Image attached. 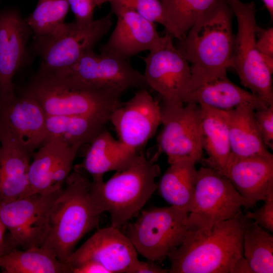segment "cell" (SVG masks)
I'll use <instances>...</instances> for the list:
<instances>
[{
	"label": "cell",
	"mask_w": 273,
	"mask_h": 273,
	"mask_svg": "<svg viewBox=\"0 0 273 273\" xmlns=\"http://www.w3.org/2000/svg\"><path fill=\"white\" fill-rule=\"evenodd\" d=\"M115 0H95L97 7L101 6L102 4L107 2H111Z\"/></svg>",
	"instance_id": "b9f144b4"
},
{
	"label": "cell",
	"mask_w": 273,
	"mask_h": 273,
	"mask_svg": "<svg viewBox=\"0 0 273 273\" xmlns=\"http://www.w3.org/2000/svg\"><path fill=\"white\" fill-rule=\"evenodd\" d=\"M232 273H253L249 263L243 256L235 263Z\"/></svg>",
	"instance_id": "f35d334b"
},
{
	"label": "cell",
	"mask_w": 273,
	"mask_h": 273,
	"mask_svg": "<svg viewBox=\"0 0 273 273\" xmlns=\"http://www.w3.org/2000/svg\"><path fill=\"white\" fill-rule=\"evenodd\" d=\"M125 92L115 88L78 86L62 77L40 70L23 95L35 100L47 116L79 115L110 119Z\"/></svg>",
	"instance_id": "277c9868"
},
{
	"label": "cell",
	"mask_w": 273,
	"mask_h": 273,
	"mask_svg": "<svg viewBox=\"0 0 273 273\" xmlns=\"http://www.w3.org/2000/svg\"><path fill=\"white\" fill-rule=\"evenodd\" d=\"M85 174L76 166L67 177L50 210L40 246L65 263L79 241L99 223L101 214L92 200L91 181Z\"/></svg>",
	"instance_id": "7a4b0ae2"
},
{
	"label": "cell",
	"mask_w": 273,
	"mask_h": 273,
	"mask_svg": "<svg viewBox=\"0 0 273 273\" xmlns=\"http://www.w3.org/2000/svg\"><path fill=\"white\" fill-rule=\"evenodd\" d=\"M218 0H160L165 34L181 41L195 22Z\"/></svg>",
	"instance_id": "f1b7e54d"
},
{
	"label": "cell",
	"mask_w": 273,
	"mask_h": 273,
	"mask_svg": "<svg viewBox=\"0 0 273 273\" xmlns=\"http://www.w3.org/2000/svg\"><path fill=\"white\" fill-rule=\"evenodd\" d=\"M0 268L3 273H71L67 263L42 247L9 249L0 256Z\"/></svg>",
	"instance_id": "83f0119b"
},
{
	"label": "cell",
	"mask_w": 273,
	"mask_h": 273,
	"mask_svg": "<svg viewBox=\"0 0 273 273\" xmlns=\"http://www.w3.org/2000/svg\"><path fill=\"white\" fill-rule=\"evenodd\" d=\"M108 121V118L87 116H47V142L55 139L81 147L90 144Z\"/></svg>",
	"instance_id": "4316f807"
},
{
	"label": "cell",
	"mask_w": 273,
	"mask_h": 273,
	"mask_svg": "<svg viewBox=\"0 0 273 273\" xmlns=\"http://www.w3.org/2000/svg\"><path fill=\"white\" fill-rule=\"evenodd\" d=\"M256 47L261 55L273 57V28L262 29L258 27Z\"/></svg>",
	"instance_id": "d590c367"
},
{
	"label": "cell",
	"mask_w": 273,
	"mask_h": 273,
	"mask_svg": "<svg viewBox=\"0 0 273 273\" xmlns=\"http://www.w3.org/2000/svg\"><path fill=\"white\" fill-rule=\"evenodd\" d=\"M6 230L4 224L0 218V247L10 245L7 240L5 239V233Z\"/></svg>",
	"instance_id": "ab89813d"
},
{
	"label": "cell",
	"mask_w": 273,
	"mask_h": 273,
	"mask_svg": "<svg viewBox=\"0 0 273 273\" xmlns=\"http://www.w3.org/2000/svg\"><path fill=\"white\" fill-rule=\"evenodd\" d=\"M172 37L165 34L159 46L144 58V76L151 90L160 96L161 114L182 108L191 77V65L176 48Z\"/></svg>",
	"instance_id": "9c48e42d"
},
{
	"label": "cell",
	"mask_w": 273,
	"mask_h": 273,
	"mask_svg": "<svg viewBox=\"0 0 273 273\" xmlns=\"http://www.w3.org/2000/svg\"><path fill=\"white\" fill-rule=\"evenodd\" d=\"M60 190L0 204V218L9 231L7 241L12 248L41 246L50 210Z\"/></svg>",
	"instance_id": "7c38bea8"
},
{
	"label": "cell",
	"mask_w": 273,
	"mask_h": 273,
	"mask_svg": "<svg viewBox=\"0 0 273 273\" xmlns=\"http://www.w3.org/2000/svg\"><path fill=\"white\" fill-rule=\"evenodd\" d=\"M224 175L245 200V209L264 200L273 187V156L238 157L231 154Z\"/></svg>",
	"instance_id": "44dd1931"
},
{
	"label": "cell",
	"mask_w": 273,
	"mask_h": 273,
	"mask_svg": "<svg viewBox=\"0 0 273 273\" xmlns=\"http://www.w3.org/2000/svg\"><path fill=\"white\" fill-rule=\"evenodd\" d=\"M87 261L98 263L109 273H133L139 260L128 238L119 229H100L74 250L65 263L71 268Z\"/></svg>",
	"instance_id": "9a60e30c"
},
{
	"label": "cell",
	"mask_w": 273,
	"mask_h": 273,
	"mask_svg": "<svg viewBox=\"0 0 273 273\" xmlns=\"http://www.w3.org/2000/svg\"><path fill=\"white\" fill-rule=\"evenodd\" d=\"M196 162L184 158L170 163L162 176L157 189L162 197L171 206L189 213L195 193Z\"/></svg>",
	"instance_id": "484cf974"
},
{
	"label": "cell",
	"mask_w": 273,
	"mask_h": 273,
	"mask_svg": "<svg viewBox=\"0 0 273 273\" xmlns=\"http://www.w3.org/2000/svg\"><path fill=\"white\" fill-rule=\"evenodd\" d=\"M234 16L227 0H218L195 22L177 48L191 66L232 67Z\"/></svg>",
	"instance_id": "5b68a950"
},
{
	"label": "cell",
	"mask_w": 273,
	"mask_h": 273,
	"mask_svg": "<svg viewBox=\"0 0 273 273\" xmlns=\"http://www.w3.org/2000/svg\"><path fill=\"white\" fill-rule=\"evenodd\" d=\"M160 152L152 157L140 151L127 167L116 171L107 181L103 177L93 178L89 192L100 214L108 212L111 226L119 229L142 207L157 189L155 179L161 174L156 163Z\"/></svg>",
	"instance_id": "3957f363"
},
{
	"label": "cell",
	"mask_w": 273,
	"mask_h": 273,
	"mask_svg": "<svg viewBox=\"0 0 273 273\" xmlns=\"http://www.w3.org/2000/svg\"><path fill=\"white\" fill-rule=\"evenodd\" d=\"M237 21L232 55L234 68L244 86L269 105L273 104L272 73L256 47L258 26L253 1L227 0Z\"/></svg>",
	"instance_id": "8992f818"
},
{
	"label": "cell",
	"mask_w": 273,
	"mask_h": 273,
	"mask_svg": "<svg viewBox=\"0 0 273 273\" xmlns=\"http://www.w3.org/2000/svg\"><path fill=\"white\" fill-rule=\"evenodd\" d=\"M80 146L50 140L33 153L29 169L31 194L61 189L71 173Z\"/></svg>",
	"instance_id": "d6986e66"
},
{
	"label": "cell",
	"mask_w": 273,
	"mask_h": 273,
	"mask_svg": "<svg viewBox=\"0 0 273 273\" xmlns=\"http://www.w3.org/2000/svg\"><path fill=\"white\" fill-rule=\"evenodd\" d=\"M55 75L78 86L115 88L125 92L131 89L151 90L144 74L134 68L129 61L101 53L98 54L93 50L67 70Z\"/></svg>",
	"instance_id": "8fae6325"
},
{
	"label": "cell",
	"mask_w": 273,
	"mask_h": 273,
	"mask_svg": "<svg viewBox=\"0 0 273 273\" xmlns=\"http://www.w3.org/2000/svg\"><path fill=\"white\" fill-rule=\"evenodd\" d=\"M256 125L263 143L267 148L273 149V104L254 110Z\"/></svg>",
	"instance_id": "d6a6232c"
},
{
	"label": "cell",
	"mask_w": 273,
	"mask_h": 273,
	"mask_svg": "<svg viewBox=\"0 0 273 273\" xmlns=\"http://www.w3.org/2000/svg\"><path fill=\"white\" fill-rule=\"evenodd\" d=\"M119 140L137 151L145 146L161 124V109L146 89L136 90L128 101L113 109L110 116Z\"/></svg>",
	"instance_id": "5bb4252c"
},
{
	"label": "cell",
	"mask_w": 273,
	"mask_h": 273,
	"mask_svg": "<svg viewBox=\"0 0 273 273\" xmlns=\"http://www.w3.org/2000/svg\"><path fill=\"white\" fill-rule=\"evenodd\" d=\"M112 14L81 25L65 23L52 35L37 38V48L42 60L40 70L55 74L74 65L108 33L112 25Z\"/></svg>",
	"instance_id": "ba28073f"
},
{
	"label": "cell",
	"mask_w": 273,
	"mask_h": 273,
	"mask_svg": "<svg viewBox=\"0 0 273 273\" xmlns=\"http://www.w3.org/2000/svg\"><path fill=\"white\" fill-rule=\"evenodd\" d=\"M161 124L158 151L167 156L169 163L184 158L203 162L199 105L186 103L178 110L161 114Z\"/></svg>",
	"instance_id": "2e32d148"
},
{
	"label": "cell",
	"mask_w": 273,
	"mask_h": 273,
	"mask_svg": "<svg viewBox=\"0 0 273 273\" xmlns=\"http://www.w3.org/2000/svg\"><path fill=\"white\" fill-rule=\"evenodd\" d=\"M246 205L245 200L229 178L209 167H201L196 172L194 202L187 217L188 228H209L236 217Z\"/></svg>",
	"instance_id": "30bf717a"
},
{
	"label": "cell",
	"mask_w": 273,
	"mask_h": 273,
	"mask_svg": "<svg viewBox=\"0 0 273 273\" xmlns=\"http://www.w3.org/2000/svg\"><path fill=\"white\" fill-rule=\"evenodd\" d=\"M0 204L31 194L29 169L32 156L0 132Z\"/></svg>",
	"instance_id": "7402d4cb"
},
{
	"label": "cell",
	"mask_w": 273,
	"mask_h": 273,
	"mask_svg": "<svg viewBox=\"0 0 273 273\" xmlns=\"http://www.w3.org/2000/svg\"><path fill=\"white\" fill-rule=\"evenodd\" d=\"M74 16V22L81 25L88 24L95 19L96 6L95 0H67Z\"/></svg>",
	"instance_id": "e575fe53"
},
{
	"label": "cell",
	"mask_w": 273,
	"mask_h": 273,
	"mask_svg": "<svg viewBox=\"0 0 273 273\" xmlns=\"http://www.w3.org/2000/svg\"><path fill=\"white\" fill-rule=\"evenodd\" d=\"M199 105L202 147L208 155L203 162L224 175L232 154L225 112Z\"/></svg>",
	"instance_id": "cb8c5ba5"
},
{
	"label": "cell",
	"mask_w": 273,
	"mask_h": 273,
	"mask_svg": "<svg viewBox=\"0 0 273 273\" xmlns=\"http://www.w3.org/2000/svg\"><path fill=\"white\" fill-rule=\"evenodd\" d=\"M67 0H38L25 21L37 38L49 36L65 23L69 10Z\"/></svg>",
	"instance_id": "4dcf8cb0"
},
{
	"label": "cell",
	"mask_w": 273,
	"mask_h": 273,
	"mask_svg": "<svg viewBox=\"0 0 273 273\" xmlns=\"http://www.w3.org/2000/svg\"><path fill=\"white\" fill-rule=\"evenodd\" d=\"M264 204L254 212L248 211L245 217L253 220L258 225L269 231L273 232V187H271L263 200Z\"/></svg>",
	"instance_id": "836d02e7"
},
{
	"label": "cell",
	"mask_w": 273,
	"mask_h": 273,
	"mask_svg": "<svg viewBox=\"0 0 273 273\" xmlns=\"http://www.w3.org/2000/svg\"><path fill=\"white\" fill-rule=\"evenodd\" d=\"M110 3L117 22L102 46L101 53L129 61L138 54L149 52L160 44L163 36L159 35L155 23L115 1Z\"/></svg>",
	"instance_id": "e0dca14e"
},
{
	"label": "cell",
	"mask_w": 273,
	"mask_h": 273,
	"mask_svg": "<svg viewBox=\"0 0 273 273\" xmlns=\"http://www.w3.org/2000/svg\"><path fill=\"white\" fill-rule=\"evenodd\" d=\"M0 147H1V138H0Z\"/></svg>",
	"instance_id": "ee69618b"
},
{
	"label": "cell",
	"mask_w": 273,
	"mask_h": 273,
	"mask_svg": "<svg viewBox=\"0 0 273 273\" xmlns=\"http://www.w3.org/2000/svg\"><path fill=\"white\" fill-rule=\"evenodd\" d=\"M254 108L241 105L225 111L232 154L238 157L270 154L262 140L256 125Z\"/></svg>",
	"instance_id": "d4e9b609"
},
{
	"label": "cell",
	"mask_w": 273,
	"mask_h": 273,
	"mask_svg": "<svg viewBox=\"0 0 273 273\" xmlns=\"http://www.w3.org/2000/svg\"><path fill=\"white\" fill-rule=\"evenodd\" d=\"M120 5L133 10L147 20L163 26L164 19L160 0H115Z\"/></svg>",
	"instance_id": "1f68e13d"
},
{
	"label": "cell",
	"mask_w": 273,
	"mask_h": 273,
	"mask_svg": "<svg viewBox=\"0 0 273 273\" xmlns=\"http://www.w3.org/2000/svg\"><path fill=\"white\" fill-rule=\"evenodd\" d=\"M168 270L162 268L154 261H139L133 273H166Z\"/></svg>",
	"instance_id": "74e56055"
},
{
	"label": "cell",
	"mask_w": 273,
	"mask_h": 273,
	"mask_svg": "<svg viewBox=\"0 0 273 273\" xmlns=\"http://www.w3.org/2000/svg\"><path fill=\"white\" fill-rule=\"evenodd\" d=\"M268 11L270 19H273V0H261Z\"/></svg>",
	"instance_id": "60d3db41"
},
{
	"label": "cell",
	"mask_w": 273,
	"mask_h": 273,
	"mask_svg": "<svg viewBox=\"0 0 273 273\" xmlns=\"http://www.w3.org/2000/svg\"><path fill=\"white\" fill-rule=\"evenodd\" d=\"M250 219L242 212L207 229H188L169 254L170 273H232L243 256V236Z\"/></svg>",
	"instance_id": "6da1fadb"
},
{
	"label": "cell",
	"mask_w": 273,
	"mask_h": 273,
	"mask_svg": "<svg viewBox=\"0 0 273 273\" xmlns=\"http://www.w3.org/2000/svg\"><path fill=\"white\" fill-rule=\"evenodd\" d=\"M89 144L82 163L76 166L90 174L92 178L103 177L107 172L127 167L140 152L115 139L106 127Z\"/></svg>",
	"instance_id": "603a6c76"
},
{
	"label": "cell",
	"mask_w": 273,
	"mask_h": 273,
	"mask_svg": "<svg viewBox=\"0 0 273 273\" xmlns=\"http://www.w3.org/2000/svg\"><path fill=\"white\" fill-rule=\"evenodd\" d=\"M71 273H109V272L98 263L87 261L72 267Z\"/></svg>",
	"instance_id": "8d00e7d4"
},
{
	"label": "cell",
	"mask_w": 273,
	"mask_h": 273,
	"mask_svg": "<svg viewBox=\"0 0 273 273\" xmlns=\"http://www.w3.org/2000/svg\"><path fill=\"white\" fill-rule=\"evenodd\" d=\"M191 77L184 103L204 105L226 111L241 105H248L255 110L269 105L250 92L232 82L226 68H204L191 66Z\"/></svg>",
	"instance_id": "4fadbf2b"
},
{
	"label": "cell",
	"mask_w": 273,
	"mask_h": 273,
	"mask_svg": "<svg viewBox=\"0 0 273 273\" xmlns=\"http://www.w3.org/2000/svg\"><path fill=\"white\" fill-rule=\"evenodd\" d=\"M11 248H12V247L10 245L0 247V256Z\"/></svg>",
	"instance_id": "7bdbcfd3"
},
{
	"label": "cell",
	"mask_w": 273,
	"mask_h": 273,
	"mask_svg": "<svg viewBox=\"0 0 273 273\" xmlns=\"http://www.w3.org/2000/svg\"><path fill=\"white\" fill-rule=\"evenodd\" d=\"M188 214L173 206L143 210L128 224L125 235L138 253L150 261L162 260L183 241Z\"/></svg>",
	"instance_id": "52a82bcc"
},
{
	"label": "cell",
	"mask_w": 273,
	"mask_h": 273,
	"mask_svg": "<svg viewBox=\"0 0 273 273\" xmlns=\"http://www.w3.org/2000/svg\"><path fill=\"white\" fill-rule=\"evenodd\" d=\"M243 256L253 273L273 272V236L251 220L244 233Z\"/></svg>",
	"instance_id": "f546056e"
},
{
	"label": "cell",
	"mask_w": 273,
	"mask_h": 273,
	"mask_svg": "<svg viewBox=\"0 0 273 273\" xmlns=\"http://www.w3.org/2000/svg\"><path fill=\"white\" fill-rule=\"evenodd\" d=\"M47 115L34 99L22 95L0 100V131L33 155L47 142Z\"/></svg>",
	"instance_id": "ac0fdd59"
},
{
	"label": "cell",
	"mask_w": 273,
	"mask_h": 273,
	"mask_svg": "<svg viewBox=\"0 0 273 273\" xmlns=\"http://www.w3.org/2000/svg\"><path fill=\"white\" fill-rule=\"evenodd\" d=\"M31 33L18 12L0 14V100L15 95L13 77L22 64Z\"/></svg>",
	"instance_id": "ffe728a7"
}]
</instances>
